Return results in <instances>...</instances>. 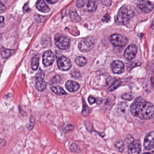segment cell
I'll list each match as a JSON object with an SVG mask.
<instances>
[{
    "label": "cell",
    "mask_w": 154,
    "mask_h": 154,
    "mask_svg": "<svg viewBox=\"0 0 154 154\" xmlns=\"http://www.w3.org/2000/svg\"><path fill=\"white\" fill-rule=\"evenodd\" d=\"M6 144V141L5 140L0 139V148H2Z\"/></svg>",
    "instance_id": "d590c367"
},
{
    "label": "cell",
    "mask_w": 154,
    "mask_h": 154,
    "mask_svg": "<svg viewBox=\"0 0 154 154\" xmlns=\"http://www.w3.org/2000/svg\"><path fill=\"white\" fill-rule=\"evenodd\" d=\"M137 6L144 13H148L151 12L154 8L152 2L149 1H139L137 2Z\"/></svg>",
    "instance_id": "52a82bcc"
},
{
    "label": "cell",
    "mask_w": 154,
    "mask_h": 154,
    "mask_svg": "<svg viewBox=\"0 0 154 154\" xmlns=\"http://www.w3.org/2000/svg\"><path fill=\"white\" fill-rule=\"evenodd\" d=\"M75 62L78 66H83L87 63V60L84 57L79 56L76 58Z\"/></svg>",
    "instance_id": "44dd1931"
},
{
    "label": "cell",
    "mask_w": 154,
    "mask_h": 154,
    "mask_svg": "<svg viewBox=\"0 0 154 154\" xmlns=\"http://www.w3.org/2000/svg\"><path fill=\"white\" fill-rule=\"evenodd\" d=\"M133 16V11L130 7L124 6L122 7L117 14L115 22L117 25H127Z\"/></svg>",
    "instance_id": "7a4b0ae2"
},
{
    "label": "cell",
    "mask_w": 154,
    "mask_h": 154,
    "mask_svg": "<svg viewBox=\"0 0 154 154\" xmlns=\"http://www.w3.org/2000/svg\"><path fill=\"white\" fill-rule=\"evenodd\" d=\"M144 146L145 149L149 150L154 148V131H150L145 137Z\"/></svg>",
    "instance_id": "ba28073f"
},
{
    "label": "cell",
    "mask_w": 154,
    "mask_h": 154,
    "mask_svg": "<svg viewBox=\"0 0 154 154\" xmlns=\"http://www.w3.org/2000/svg\"><path fill=\"white\" fill-rule=\"evenodd\" d=\"M90 109L87 104L85 102H83V111H82V115L84 117L88 116L90 114Z\"/></svg>",
    "instance_id": "cb8c5ba5"
},
{
    "label": "cell",
    "mask_w": 154,
    "mask_h": 154,
    "mask_svg": "<svg viewBox=\"0 0 154 154\" xmlns=\"http://www.w3.org/2000/svg\"><path fill=\"white\" fill-rule=\"evenodd\" d=\"M71 75L73 77L76 78H78L80 77V72L77 70H73L71 72Z\"/></svg>",
    "instance_id": "83f0119b"
},
{
    "label": "cell",
    "mask_w": 154,
    "mask_h": 154,
    "mask_svg": "<svg viewBox=\"0 0 154 154\" xmlns=\"http://www.w3.org/2000/svg\"><path fill=\"white\" fill-rule=\"evenodd\" d=\"M34 124H35V119L32 116H31L30 118L29 124L28 126L29 129H32L34 126Z\"/></svg>",
    "instance_id": "f1b7e54d"
},
{
    "label": "cell",
    "mask_w": 154,
    "mask_h": 154,
    "mask_svg": "<svg viewBox=\"0 0 154 154\" xmlns=\"http://www.w3.org/2000/svg\"><path fill=\"white\" fill-rule=\"evenodd\" d=\"M52 92L58 94H65L66 92L64 91L63 88L59 86H53L51 88Z\"/></svg>",
    "instance_id": "7402d4cb"
},
{
    "label": "cell",
    "mask_w": 154,
    "mask_h": 154,
    "mask_svg": "<svg viewBox=\"0 0 154 154\" xmlns=\"http://www.w3.org/2000/svg\"><path fill=\"white\" fill-rule=\"evenodd\" d=\"M84 3L85 2L84 1H78L77 3V6L79 8H82L84 5Z\"/></svg>",
    "instance_id": "d6a6232c"
},
{
    "label": "cell",
    "mask_w": 154,
    "mask_h": 154,
    "mask_svg": "<svg viewBox=\"0 0 154 154\" xmlns=\"http://www.w3.org/2000/svg\"><path fill=\"white\" fill-rule=\"evenodd\" d=\"M133 94L131 93H126L122 95V98L126 100L131 101L133 99Z\"/></svg>",
    "instance_id": "d4e9b609"
},
{
    "label": "cell",
    "mask_w": 154,
    "mask_h": 154,
    "mask_svg": "<svg viewBox=\"0 0 154 154\" xmlns=\"http://www.w3.org/2000/svg\"><path fill=\"white\" fill-rule=\"evenodd\" d=\"M65 129L68 131H72L74 129V126L72 124H69L66 127Z\"/></svg>",
    "instance_id": "1f68e13d"
},
{
    "label": "cell",
    "mask_w": 154,
    "mask_h": 154,
    "mask_svg": "<svg viewBox=\"0 0 154 154\" xmlns=\"http://www.w3.org/2000/svg\"><path fill=\"white\" fill-rule=\"evenodd\" d=\"M47 2L50 4H54V3L57 2L58 1H49V0L48 1V0H47Z\"/></svg>",
    "instance_id": "74e56055"
},
{
    "label": "cell",
    "mask_w": 154,
    "mask_h": 154,
    "mask_svg": "<svg viewBox=\"0 0 154 154\" xmlns=\"http://www.w3.org/2000/svg\"><path fill=\"white\" fill-rule=\"evenodd\" d=\"M151 27L152 29L154 30V18L153 19V21H152V24L151 25Z\"/></svg>",
    "instance_id": "ab89813d"
},
{
    "label": "cell",
    "mask_w": 154,
    "mask_h": 154,
    "mask_svg": "<svg viewBox=\"0 0 154 154\" xmlns=\"http://www.w3.org/2000/svg\"><path fill=\"white\" fill-rule=\"evenodd\" d=\"M114 146L119 152H122L123 151L124 149V144L122 140H117L114 143Z\"/></svg>",
    "instance_id": "603a6c76"
},
{
    "label": "cell",
    "mask_w": 154,
    "mask_h": 154,
    "mask_svg": "<svg viewBox=\"0 0 154 154\" xmlns=\"http://www.w3.org/2000/svg\"><path fill=\"white\" fill-rule=\"evenodd\" d=\"M43 63L46 66H50L55 61V55L50 50H48L44 53L42 57Z\"/></svg>",
    "instance_id": "30bf717a"
},
{
    "label": "cell",
    "mask_w": 154,
    "mask_h": 154,
    "mask_svg": "<svg viewBox=\"0 0 154 154\" xmlns=\"http://www.w3.org/2000/svg\"><path fill=\"white\" fill-rule=\"evenodd\" d=\"M15 50L12 49H6L2 47L1 49V55L3 58H8L14 54Z\"/></svg>",
    "instance_id": "2e32d148"
},
{
    "label": "cell",
    "mask_w": 154,
    "mask_h": 154,
    "mask_svg": "<svg viewBox=\"0 0 154 154\" xmlns=\"http://www.w3.org/2000/svg\"><path fill=\"white\" fill-rule=\"evenodd\" d=\"M131 114L142 119H149L154 116V106L142 97L136 98L131 105Z\"/></svg>",
    "instance_id": "6da1fadb"
},
{
    "label": "cell",
    "mask_w": 154,
    "mask_h": 154,
    "mask_svg": "<svg viewBox=\"0 0 154 154\" xmlns=\"http://www.w3.org/2000/svg\"><path fill=\"white\" fill-rule=\"evenodd\" d=\"M36 8L39 11L44 13H48L50 11L49 8L47 6L45 2L42 0L37 2Z\"/></svg>",
    "instance_id": "9a60e30c"
},
{
    "label": "cell",
    "mask_w": 154,
    "mask_h": 154,
    "mask_svg": "<svg viewBox=\"0 0 154 154\" xmlns=\"http://www.w3.org/2000/svg\"><path fill=\"white\" fill-rule=\"evenodd\" d=\"M4 18L0 16V24H1L4 21Z\"/></svg>",
    "instance_id": "f35d334b"
},
{
    "label": "cell",
    "mask_w": 154,
    "mask_h": 154,
    "mask_svg": "<svg viewBox=\"0 0 154 154\" xmlns=\"http://www.w3.org/2000/svg\"><path fill=\"white\" fill-rule=\"evenodd\" d=\"M6 10V8L5 6L0 2V13L5 12Z\"/></svg>",
    "instance_id": "e575fe53"
},
{
    "label": "cell",
    "mask_w": 154,
    "mask_h": 154,
    "mask_svg": "<svg viewBox=\"0 0 154 154\" xmlns=\"http://www.w3.org/2000/svg\"><path fill=\"white\" fill-rule=\"evenodd\" d=\"M121 84V82L120 81H117L115 83V84L113 85H112L108 89V91H114L115 89H117L120 85Z\"/></svg>",
    "instance_id": "484cf974"
},
{
    "label": "cell",
    "mask_w": 154,
    "mask_h": 154,
    "mask_svg": "<svg viewBox=\"0 0 154 154\" xmlns=\"http://www.w3.org/2000/svg\"><path fill=\"white\" fill-rule=\"evenodd\" d=\"M60 76L59 75H56L51 79L50 82V84H54L57 83L59 82L60 81Z\"/></svg>",
    "instance_id": "4316f807"
},
{
    "label": "cell",
    "mask_w": 154,
    "mask_h": 154,
    "mask_svg": "<svg viewBox=\"0 0 154 154\" xmlns=\"http://www.w3.org/2000/svg\"><path fill=\"white\" fill-rule=\"evenodd\" d=\"M128 105L126 103L120 102L118 104V111L122 114H126L128 110Z\"/></svg>",
    "instance_id": "d6986e66"
},
{
    "label": "cell",
    "mask_w": 154,
    "mask_h": 154,
    "mask_svg": "<svg viewBox=\"0 0 154 154\" xmlns=\"http://www.w3.org/2000/svg\"><path fill=\"white\" fill-rule=\"evenodd\" d=\"M55 45L61 50H66L70 46V40L62 34L57 33L54 36Z\"/></svg>",
    "instance_id": "3957f363"
},
{
    "label": "cell",
    "mask_w": 154,
    "mask_h": 154,
    "mask_svg": "<svg viewBox=\"0 0 154 154\" xmlns=\"http://www.w3.org/2000/svg\"><path fill=\"white\" fill-rule=\"evenodd\" d=\"M137 51V47L135 45H130L124 51V57L128 60H131L136 56Z\"/></svg>",
    "instance_id": "7c38bea8"
},
{
    "label": "cell",
    "mask_w": 154,
    "mask_h": 154,
    "mask_svg": "<svg viewBox=\"0 0 154 154\" xmlns=\"http://www.w3.org/2000/svg\"><path fill=\"white\" fill-rule=\"evenodd\" d=\"M44 74L43 73H39L36 75V89L40 91H43L46 89L47 84L43 80Z\"/></svg>",
    "instance_id": "9c48e42d"
},
{
    "label": "cell",
    "mask_w": 154,
    "mask_h": 154,
    "mask_svg": "<svg viewBox=\"0 0 154 154\" xmlns=\"http://www.w3.org/2000/svg\"><path fill=\"white\" fill-rule=\"evenodd\" d=\"M71 20L74 22H78L81 20V17H79L75 11H71L69 12Z\"/></svg>",
    "instance_id": "ffe728a7"
},
{
    "label": "cell",
    "mask_w": 154,
    "mask_h": 154,
    "mask_svg": "<svg viewBox=\"0 0 154 154\" xmlns=\"http://www.w3.org/2000/svg\"><path fill=\"white\" fill-rule=\"evenodd\" d=\"M65 87L68 91L73 92L78 91L80 88V85L76 82L70 80L66 83Z\"/></svg>",
    "instance_id": "5bb4252c"
},
{
    "label": "cell",
    "mask_w": 154,
    "mask_h": 154,
    "mask_svg": "<svg viewBox=\"0 0 154 154\" xmlns=\"http://www.w3.org/2000/svg\"><path fill=\"white\" fill-rule=\"evenodd\" d=\"M101 2L103 5H104V6H110L111 5V1H109V0H106V1H101Z\"/></svg>",
    "instance_id": "836d02e7"
},
{
    "label": "cell",
    "mask_w": 154,
    "mask_h": 154,
    "mask_svg": "<svg viewBox=\"0 0 154 154\" xmlns=\"http://www.w3.org/2000/svg\"><path fill=\"white\" fill-rule=\"evenodd\" d=\"M56 60L58 66L60 70L65 71L71 67V63L69 59L61 54H56Z\"/></svg>",
    "instance_id": "5b68a950"
},
{
    "label": "cell",
    "mask_w": 154,
    "mask_h": 154,
    "mask_svg": "<svg viewBox=\"0 0 154 154\" xmlns=\"http://www.w3.org/2000/svg\"><path fill=\"white\" fill-rule=\"evenodd\" d=\"M110 41L113 45L123 47L127 45L128 39L127 38L119 34H113L110 37Z\"/></svg>",
    "instance_id": "8992f818"
},
{
    "label": "cell",
    "mask_w": 154,
    "mask_h": 154,
    "mask_svg": "<svg viewBox=\"0 0 154 154\" xmlns=\"http://www.w3.org/2000/svg\"><path fill=\"white\" fill-rule=\"evenodd\" d=\"M95 45V38L93 37H88L83 39L78 44V48L83 52L91 51Z\"/></svg>",
    "instance_id": "277c9868"
},
{
    "label": "cell",
    "mask_w": 154,
    "mask_h": 154,
    "mask_svg": "<svg viewBox=\"0 0 154 154\" xmlns=\"http://www.w3.org/2000/svg\"><path fill=\"white\" fill-rule=\"evenodd\" d=\"M112 71L114 73L119 74L123 72L124 70V66L123 63L120 60L113 61L111 64Z\"/></svg>",
    "instance_id": "4fadbf2b"
},
{
    "label": "cell",
    "mask_w": 154,
    "mask_h": 154,
    "mask_svg": "<svg viewBox=\"0 0 154 154\" xmlns=\"http://www.w3.org/2000/svg\"><path fill=\"white\" fill-rule=\"evenodd\" d=\"M110 15L108 14H106L103 17L102 19V21L103 22H109L110 20Z\"/></svg>",
    "instance_id": "f546056e"
},
{
    "label": "cell",
    "mask_w": 154,
    "mask_h": 154,
    "mask_svg": "<svg viewBox=\"0 0 154 154\" xmlns=\"http://www.w3.org/2000/svg\"><path fill=\"white\" fill-rule=\"evenodd\" d=\"M103 101V99L101 98H98L96 99V101L95 102L97 103V104H101Z\"/></svg>",
    "instance_id": "8d00e7d4"
},
{
    "label": "cell",
    "mask_w": 154,
    "mask_h": 154,
    "mask_svg": "<svg viewBox=\"0 0 154 154\" xmlns=\"http://www.w3.org/2000/svg\"><path fill=\"white\" fill-rule=\"evenodd\" d=\"M40 55L39 54L33 57L32 60V70H38L39 64Z\"/></svg>",
    "instance_id": "ac0fdd59"
},
{
    "label": "cell",
    "mask_w": 154,
    "mask_h": 154,
    "mask_svg": "<svg viewBox=\"0 0 154 154\" xmlns=\"http://www.w3.org/2000/svg\"><path fill=\"white\" fill-rule=\"evenodd\" d=\"M143 154H154V151H151V152H147V153H145Z\"/></svg>",
    "instance_id": "60d3db41"
},
{
    "label": "cell",
    "mask_w": 154,
    "mask_h": 154,
    "mask_svg": "<svg viewBox=\"0 0 154 154\" xmlns=\"http://www.w3.org/2000/svg\"><path fill=\"white\" fill-rule=\"evenodd\" d=\"M98 2L96 1H88L86 4L87 11L90 12L95 11L98 6Z\"/></svg>",
    "instance_id": "e0dca14e"
},
{
    "label": "cell",
    "mask_w": 154,
    "mask_h": 154,
    "mask_svg": "<svg viewBox=\"0 0 154 154\" xmlns=\"http://www.w3.org/2000/svg\"><path fill=\"white\" fill-rule=\"evenodd\" d=\"M88 102L90 104H93L96 101V99L93 96H89L88 99Z\"/></svg>",
    "instance_id": "4dcf8cb0"
},
{
    "label": "cell",
    "mask_w": 154,
    "mask_h": 154,
    "mask_svg": "<svg viewBox=\"0 0 154 154\" xmlns=\"http://www.w3.org/2000/svg\"><path fill=\"white\" fill-rule=\"evenodd\" d=\"M141 146L139 140H135L129 145L128 152L129 154H139Z\"/></svg>",
    "instance_id": "8fae6325"
}]
</instances>
